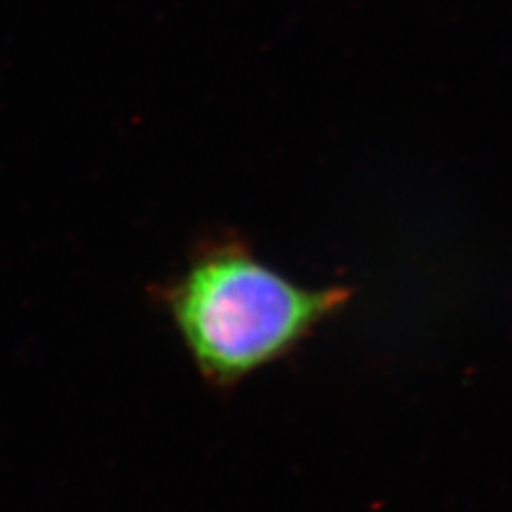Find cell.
<instances>
[{
  "label": "cell",
  "mask_w": 512,
  "mask_h": 512,
  "mask_svg": "<svg viewBox=\"0 0 512 512\" xmlns=\"http://www.w3.org/2000/svg\"><path fill=\"white\" fill-rule=\"evenodd\" d=\"M150 298L203 384L224 393L289 355L349 293L298 287L228 236L200 243L183 272L156 283Z\"/></svg>",
  "instance_id": "6da1fadb"
}]
</instances>
